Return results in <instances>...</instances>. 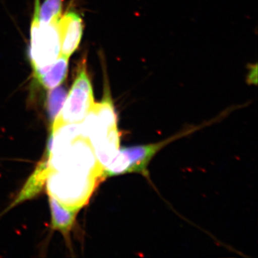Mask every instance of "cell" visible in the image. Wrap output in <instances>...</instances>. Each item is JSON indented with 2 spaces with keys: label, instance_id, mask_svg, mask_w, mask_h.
I'll return each mask as SVG.
<instances>
[{
  "label": "cell",
  "instance_id": "5",
  "mask_svg": "<svg viewBox=\"0 0 258 258\" xmlns=\"http://www.w3.org/2000/svg\"><path fill=\"white\" fill-rule=\"evenodd\" d=\"M57 28L60 37V54L70 57L77 50L82 38V19L75 12H69L61 17L57 23Z\"/></svg>",
  "mask_w": 258,
  "mask_h": 258
},
{
  "label": "cell",
  "instance_id": "1",
  "mask_svg": "<svg viewBox=\"0 0 258 258\" xmlns=\"http://www.w3.org/2000/svg\"><path fill=\"white\" fill-rule=\"evenodd\" d=\"M103 180L99 174L50 171L46 181L47 193L64 208L79 211Z\"/></svg>",
  "mask_w": 258,
  "mask_h": 258
},
{
  "label": "cell",
  "instance_id": "6",
  "mask_svg": "<svg viewBox=\"0 0 258 258\" xmlns=\"http://www.w3.org/2000/svg\"><path fill=\"white\" fill-rule=\"evenodd\" d=\"M50 169L48 163V154L45 152V156L41 161H40L36 169L29 178L26 184L23 186V189L19 193L18 196L15 199L12 207L16 206L19 204L35 198L40 192L43 186L46 184L47 176L50 173Z\"/></svg>",
  "mask_w": 258,
  "mask_h": 258
},
{
  "label": "cell",
  "instance_id": "9",
  "mask_svg": "<svg viewBox=\"0 0 258 258\" xmlns=\"http://www.w3.org/2000/svg\"><path fill=\"white\" fill-rule=\"evenodd\" d=\"M62 12V0H45L37 10L39 22L42 25L58 23Z\"/></svg>",
  "mask_w": 258,
  "mask_h": 258
},
{
  "label": "cell",
  "instance_id": "10",
  "mask_svg": "<svg viewBox=\"0 0 258 258\" xmlns=\"http://www.w3.org/2000/svg\"><path fill=\"white\" fill-rule=\"evenodd\" d=\"M49 91L50 93L47 96L46 107L47 113L52 123L60 113L67 95L62 88L57 87Z\"/></svg>",
  "mask_w": 258,
  "mask_h": 258
},
{
  "label": "cell",
  "instance_id": "4",
  "mask_svg": "<svg viewBox=\"0 0 258 258\" xmlns=\"http://www.w3.org/2000/svg\"><path fill=\"white\" fill-rule=\"evenodd\" d=\"M39 5L40 2L36 0L30 29V59L34 73L50 67L60 55L57 23L51 25L40 23L37 17Z\"/></svg>",
  "mask_w": 258,
  "mask_h": 258
},
{
  "label": "cell",
  "instance_id": "2",
  "mask_svg": "<svg viewBox=\"0 0 258 258\" xmlns=\"http://www.w3.org/2000/svg\"><path fill=\"white\" fill-rule=\"evenodd\" d=\"M200 128L194 127L193 128L181 132L174 137L156 144L127 148L120 147L114 159L103 169V177L106 179L111 176L132 173L141 174L146 177H149L148 166L153 157L161 149L176 139L187 136Z\"/></svg>",
  "mask_w": 258,
  "mask_h": 258
},
{
  "label": "cell",
  "instance_id": "3",
  "mask_svg": "<svg viewBox=\"0 0 258 258\" xmlns=\"http://www.w3.org/2000/svg\"><path fill=\"white\" fill-rule=\"evenodd\" d=\"M94 104L92 83L88 74L86 61H83L80 64L60 113L52 123V128L82 123Z\"/></svg>",
  "mask_w": 258,
  "mask_h": 258
},
{
  "label": "cell",
  "instance_id": "8",
  "mask_svg": "<svg viewBox=\"0 0 258 258\" xmlns=\"http://www.w3.org/2000/svg\"><path fill=\"white\" fill-rule=\"evenodd\" d=\"M49 204L52 228L60 231L64 235L67 236L74 227L79 211L64 208L55 199L50 196H49Z\"/></svg>",
  "mask_w": 258,
  "mask_h": 258
},
{
  "label": "cell",
  "instance_id": "7",
  "mask_svg": "<svg viewBox=\"0 0 258 258\" xmlns=\"http://www.w3.org/2000/svg\"><path fill=\"white\" fill-rule=\"evenodd\" d=\"M69 60V57L60 54L58 58L50 67L43 71L34 73V77L40 86L45 89L52 90L60 87L67 77Z\"/></svg>",
  "mask_w": 258,
  "mask_h": 258
}]
</instances>
